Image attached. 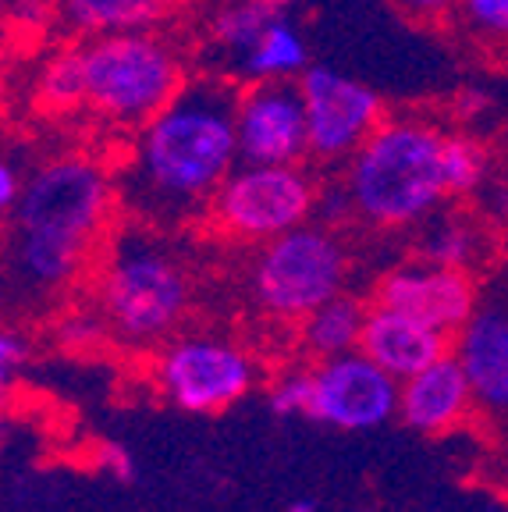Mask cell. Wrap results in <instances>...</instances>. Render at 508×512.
Here are the masks:
<instances>
[{
	"label": "cell",
	"instance_id": "obj_11",
	"mask_svg": "<svg viewBox=\"0 0 508 512\" xmlns=\"http://www.w3.org/2000/svg\"><path fill=\"white\" fill-rule=\"evenodd\" d=\"M239 164H302L310 157V128L299 82H253L235 107Z\"/></svg>",
	"mask_w": 508,
	"mask_h": 512
},
{
	"label": "cell",
	"instance_id": "obj_26",
	"mask_svg": "<svg viewBox=\"0 0 508 512\" xmlns=\"http://www.w3.org/2000/svg\"><path fill=\"white\" fill-rule=\"evenodd\" d=\"M22 356H25V345L15 335H8V331H0V416H4V406H8L11 377H15Z\"/></svg>",
	"mask_w": 508,
	"mask_h": 512
},
{
	"label": "cell",
	"instance_id": "obj_25",
	"mask_svg": "<svg viewBox=\"0 0 508 512\" xmlns=\"http://www.w3.org/2000/svg\"><path fill=\"white\" fill-rule=\"evenodd\" d=\"M310 409H313V381H310V370L306 374H288L285 381L274 384V392H270V413L274 416H285V420H310Z\"/></svg>",
	"mask_w": 508,
	"mask_h": 512
},
{
	"label": "cell",
	"instance_id": "obj_19",
	"mask_svg": "<svg viewBox=\"0 0 508 512\" xmlns=\"http://www.w3.org/2000/svg\"><path fill=\"white\" fill-rule=\"evenodd\" d=\"M64 22L86 36L135 32L157 22L160 8L153 0H61Z\"/></svg>",
	"mask_w": 508,
	"mask_h": 512
},
{
	"label": "cell",
	"instance_id": "obj_18",
	"mask_svg": "<svg viewBox=\"0 0 508 512\" xmlns=\"http://www.w3.org/2000/svg\"><path fill=\"white\" fill-rule=\"evenodd\" d=\"M363 320H366V306L359 299L338 292V296H331L327 303H320L317 310L302 317V345L313 356H320V360L352 352L359 349Z\"/></svg>",
	"mask_w": 508,
	"mask_h": 512
},
{
	"label": "cell",
	"instance_id": "obj_8",
	"mask_svg": "<svg viewBox=\"0 0 508 512\" xmlns=\"http://www.w3.org/2000/svg\"><path fill=\"white\" fill-rule=\"evenodd\" d=\"M253 360L224 338H182L157 360V384L185 413H221L253 388Z\"/></svg>",
	"mask_w": 508,
	"mask_h": 512
},
{
	"label": "cell",
	"instance_id": "obj_28",
	"mask_svg": "<svg viewBox=\"0 0 508 512\" xmlns=\"http://www.w3.org/2000/svg\"><path fill=\"white\" fill-rule=\"evenodd\" d=\"M398 8L409 18H420V22H434V18H445L455 8V0H395Z\"/></svg>",
	"mask_w": 508,
	"mask_h": 512
},
{
	"label": "cell",
	"instance_id": "obj_1",
	"mask_svg": "<svg viewBox=\"0 0 508 512\" xmlns=\"http://www.w3.org/2000/svg\"><path fill=\"white\" fill-rule=\"evenodd\" d=\"M239 93L228 82H185L150 121L121 168L114 192L146 224H185L210 214L217 189L239 164Z\"/></svg>",
	"mask_w": 508,
	"mask_h": 512
},
{
	"label": "cell",
	"instance_id": "obj_23",
	"mask_svg": "<svg viewBox=\"0 0 508 512\" xmlns=\"http://www.w3.org/2000/svg\"><path fill=\"white\" fill-rule=\"evenodd\" d=\"M40 100L50 111H72L86 104V72H82V50H64L50 57L40 75Z\"/></svg>",
	"mask_w": 508,
	"mask_h": 512
},
{
	"label": "cell",
	"instance_id": "obj_4",
	"mask_svg": "<svg viewBox=\"0 0 508 512\" xmlns=\"http://www.w3.org/2000/svg\"><path fill=\"white\" fill-rule=\"evenodd\" d=\"M86 104L118 125H143L185 86L182 61L146 29L96 36L82 47Z\"/></svg>",
	"mask_w": 508,
	"mask_h": 512
},
{
	"label": "cell",
	"instance_id": "obj_29",
	"mask_svg": "<svg viewBox=\"0 0 508 512\" xmlns=\"http://www.w3.org/2000/svg\"><path fill=\"white\" fill-rule=\"evenodd\" d=\"M100 466H104L107 473H114L118 480H132V473H135L132 456H128L121 445H104V448H100Z\"/></svg>",
	"mask_w": 508,
	"mask_h": 512
},
{
	"label": "cell",
	"instance_id": "obj_34",
	"mask_svg": "<svg viewBox=\"0 0 508 512\" xmlns=\"http://www.w3.org/2000/svg\"><path fill=\"white\" fill-rule=\"evenodd\" d=\"M505 267H508V242H505Z\"/></svg>",
	"mask_w": 508,
	"mask_h": 512
},
{
	"label": "cell",
	"instance_id": "obj_24",
	"mask_svg": "<svg viewBox=\"0 0 508 512\" xmlns=\"http://www.w3.org/2000/svg\"><path fill=\"white\" fill-rule=\"evenodd\" d=\"M455 8L480 43L508 47V0H455Z\"/></svg>",
	"mask_w": 508,
	"mask_h": 512
},
{
	"label": "cell",
	"instance_id": "obj_31",
	"mask_svg": "<svg viewBox=\"0 0 508 512\" xmlns=\"http://www.w3.org/2000/svg\"><path fill=\"white\" fill-rule=\"evenodd\" d=\"M288 512H320V505L313 498H292L288 502Z\"/></svg>",
	"mask_w": 508,
	"mask_h": 512
},
{
	"label": "cell",
	"instance_id": "obj_16",
	"mask_svg": "<svg viewBox=\"0 0 508 512\" xmlns=\"http://www.w3.org/2000/svg\"><path fill=\"white\" fill-rule=\"evenodd\" d=\"M423 235H420V256L427 264L437 267H459V271H473L484 256V232L477 221H469L466 214H430L423 217Z\"/></svg>",
	"mask_w": 508,
	"mask_h": 512
},
{
	"label": "cell",
	"instance_id": "obj_32",
	"mask_svg": "<svg viewBox=\"0 0 508 512\" xmlns=\"http://www.w3.org/2000/svg\"><path fill=\"white\" fill-rule=\"evenodd\" d=\"M153 4L164 11V8H178V4H185V0H153Z\"/></svg>",
	"mask_w": 508,
	"mask_h": 512
},
{
	"label": "cell",
	"instance_id": "obj_10",
	"mask_svg": "<svg viewBox=\"0 0 508 512\" xmlns=\"http://www.w3.org/2000/svg\"><path fill=\"white\" fill-rule=\"evenodd\" d=\"M310 420L338 431H374L398 413V381L359 349L320 360L310 370Z\"/></svg>",
	"mask_w": 508,
	"mask_h": 512
},
{
	"label": "cell",
	"instance_id": "obj_3",
	"mask_svg": "<svg viewBox=\"0 0 508 512\" xmlns=\"http://www.w3.org/2000/svg\"><path fill=\"white\" fill-rule=\"evenodd\" d=\"M189 296L185 267L164 242L143 232L118 235L96 278L100 317L114 335L132 345L171 335L189 310Z\"/></svg>",
	"mask_w": 508,
	"mask_h": 512
},
{
	"label": "cell",
	"instance_id": "obj_6",
	"mask_svg": "<svg viewBox=\"0 0 508 512\" xmlns=\"http://www.w3.org/2000/svg\"><path fill=\"white\" fill-rule=\"evenodd\" d=\"M118 192L114 178L89 157H61L43 164L15 203L18 232L47 235L93 249L111 221Z\"/></svg>",
	"mask_w": 508,
	"mask_h": 512
},
{
	"label": "cell",
	"instance_id": "obj_22",
	"mask_svg": "<svg viewBox=\"0 0 508 512\" xmlns=\"http://www.w3.org/2000/svg\"><path fill=\"white\" fill-rule=\"evenodd\" d=\"M441 164H445L448 196H469V192L484 189V182H487V153L480 150L477 139L459 136V132H445Z\"/></svg>",
	"mask_w": 508,
	"mask_h": 512
},
{
	"label": "cell",
	"instance_id": "obj_21",
	"mask_svg": "<svg viewBox=\"0 0 508 512\" xmlns=\"http://www.w3.org/2000/svg\"><path fill=\"white\" fill-rule=\"evenodd\" d=\"M278 15H281V8H270L263 0H235L231 8H224L221 15L214 18V40L221 43L228 54L242 57L256 47L263 29Z\"/></svg>",
	"mask_w": 508,
	"mask_h": 512
},
{
	"label": "cell",
	"instance_id": "obj_30",
	"mask_svg": "<svg viewBox=\"0 0 508 512\" xmlns=\"http://www.w3.org/2000/svg\"><path fill=\"white\" fill-rule=\"evenodd\" d=\"M18 196H22V182H18L15 168L11 164H0V217L15 210Z\"/></svg>",
	"mask_w": 508,
	"mask_h": 512
},
{
	"label": "cell",
	"instance_id": "obj_33",
	"mask_svg": "<svg viewBox=\"0 0 508 512\" xmlns=\"http://www.w3.org/2000/svg\"><path fill=\"white\" fill-rule=\"evenodd\" d=\"M263 4H270V8H288L292 0H263Z\"/></svg>",
	"mask_w": 508,
	"mask_h": 512
},
{
	"label": "cell",
	"instance_id": "obj_20",
	"mask_svg": "<svg viewBox=\"0 0 508 512\" xmlns=\"http://www.w3.org/2000/svg\"><path fill=\"white\" fill-rule=\"evenodd\" d=\"M89 249L72 246V242L47 239V235L18 232V264L36 285H64L86 267Z\"/></svg>",
	"mask_w": 508,
	"mask_h": 512
},
{
	"label": "cell",
	"instance_id": "obj_2",
	"mask_svg": "<svg viewBox=\"0 0 508 512\" xmlns=\"http://www.w3.org/2000/svg\"><path fill=\"white\" fill-rule=\"evenodd\" d=\"M441 150V128L413 118H384L349 157V207L377 228L420 224L448 196Z\"/></svg>",
	"mask_w": 508,
	"mask_h": 512
},
{
	"label": "cell",
	"instance_id": "obj_14",
	"mask_svg": "<svg viewBox=\"0 0 508 512\" xmlns=\"http://www.w3.org/2000/svg\"><path fill=\"white\" fill-rule=\"evenodd\" d=\"M359 352L370 356L381 370H388L395 381L413 377L416 370L430 367L448 352L445 331L430 328L423 320L409 317L402 310L377 303L366 310L363 335H359Z\"/></svg>",
	"mask_w": 508,
	"mask_h": 512
},
{
	"label": "cell",
	"instance_id": "obj_27",
	"mask_svg": "<svg viewBox=\"0 0 508 512\" xmlns=\"http://www.w3.org/2000/svg\"><path fill=\"white\" fill-rule=\"evenodd\" d=\"M104 328H107V320L93 317V313H86V317H68L64 320V328H61V338L72 345V349H79V345L96 342V338L104 335Z\"/></svg>",
	"mask_w": 508,
	"mask_h": 512
},
{
	"label": "cell",
	"instance_id": "obj_12",
	"mask_svg": "<svg viewBox=\"0 0 508 512\" xmlns=\"http://www.w3.org/2000/svg\"><path fill=\"white\" fill-rule=\"evenodd\" d=\"M455 360L473 388V402L508 413V267L480 285L477 306L455 331Z\"/></svg>",
	"mask_w": 508,
	"mask_h": 512
},
{
	"label": "cell",
	"instance_id": "obj_13",
	"mask_svg": "<svg viewBox=\"0 0 508 512\" xmlns=\"http://www.w3.org/2000/svg\"><path fill=\"white\" fill-rule=\"evenodd\" d=\"M477 292L480 285L473 271L437 267L420 260V264L395 267L377 285V303L409 313V317L423 320V324L445 331V335H455L477 306Z\"/></svg>",
	"mask_w": 508,
	"mask_h": 512
},
{
	"label": "cell",
	"instance_id": "obj_5",
	"mask_svg": "<svg viewBox=\"0 0 508 512\" xmlns=\"http://www.w3.org/2000/svg\"><path fill=\"white\" fill-rule=\"evenodd\" d=\"M349 271L342 242L327 228L299 224L263 242L249 271V292L263 313L278 320H302L320 303L338 296Z\"/></svg>",
	"mask_w": 508,
	"mask_h": 512
},
{
	"label": "cell",
	"instance_id": "obj_17",
	"mask_svg": "<svg viewBox=\"0 0 508 512\" xmlns=\"http://www.w3.org/2000/svg\"><path fill=\"white\" fill-rule=\"evenodd\" d=\"M306 68H310V50H306L302 32L285 15L274 18L256 40V47L239 57V72L253 82L292 79V75H302Z\"/></svg>",
	"mask_w": 508,
	"mask_h": 512
},
{
	"label": "cell",
	"instance_id": "obj_9",
	"mask_svg": "<svg viewBox=\"0 0 508 512\" xmlns=\"http://www.w3.org/2000/svg\"><path fill=\"white\" fill-rule=\"evenodd\" d=\"M299 93L306 104L310 153L320 160H349L384 121L381 93L324 64H310L299 75Z\"/></svg>",
	"mask_w": 508,
	"mask_h": 512
},
{
	"label": "cell",
	"instance_id": "obj_15",
	"mask_svg": "<svg viewBox=\"0 0 508 512\" xmlns=\"http://www.w3.org/2000/svg\"><path fill=\"white\" fill-rule=\"evenodd\" d=\"M469 406H473V388L455 352H445L430 367L398 381V416L405 427L420 434L452 431L455 424H462Z\"/></svg>",
	"mask_w": 508,
	"mask_h": 512
},
{
	"label": "cell",
	"instance_id": "obj_7",
	"mask_svg": "<svg viewBox=\"0 0 508 512\" xmlns=\"http://www.w3.org/2000/svg\"><path fill=\"white\" fill-rule=\"evenodd\" d=\"M317 210V185L299 164H235L210 203V217L235 239L267 242Z\"/></svg>",
	"mask_w": 508,
	"mask_h": 512
}]
</instances>
